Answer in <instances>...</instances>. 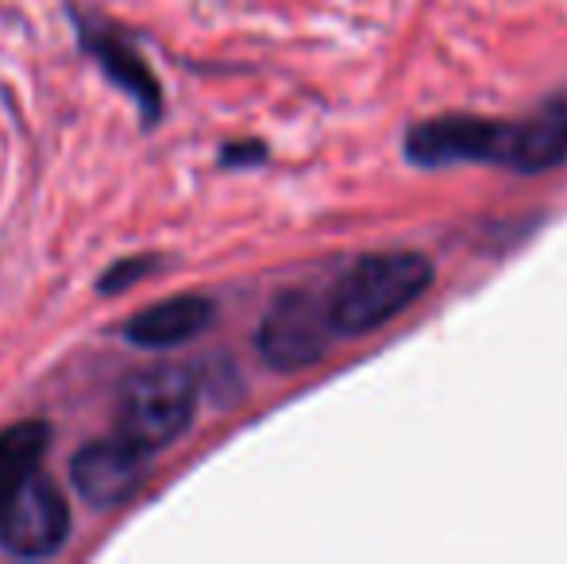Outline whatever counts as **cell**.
I'll use <instances>...</instances> for the list:
<instances>
[{
  "mask_svg": "<svg viewBox=\"0 0 567 564\" xmlns=\"http://www.w3.org/2000/svg\"><path fill=\"white\" fill-rule=\"evenodd\" d=\"M429 283H433V267L425 256H413V252L359 259L329 290L332 325L343 337H363V332L382 329L405 306H413L429 290Z\"/></svg>",
  "mask_w": 567,
  "mask_h": 564,
  "instance_id": "cell-1",
  "label": "cell"
},
{
  "mask_svg": "<svg viewBox=\"0 0 567 564\" xmlns=\"http://www.w3.org/2000/svg\"><path fill=\"white\" fill-rule=\"evenodd\" d=\"M197 410V383L186 368L174 363H158L151 371H140L120 394V425L132 444L143 452H158L171 441H178L194 422Z\"/></svg>",
  "mask_w": 567,
  "mask_h": 564,
  "instance_id": "cell-2",
  "label": "cell"
},
{
  "mask_svg": "<svg viewBox=\"0 0 567 564\" xmlns=\"http://www.w3.org/2000/svg\"><path fill=\"white\" fill-rule=\"evenodd\" d=\"M332 332H337V325H332L329 294L324 298L301 290L282 294L259 325V352L270 368L298 371L321 360Z\"/></svg>",
  "mask_w": 567,
  "mask_h": 564,
  "instance_id": "cell-3",
  "label": "cell"
},
{
  "mask_svg": "<svg viewBox=\"0 0 567 564\" xmlns=\"http://www.w3.org/2000/svg\"><path fill=\"white\" fill-rule=\"evenodd\" d=\"M70 534V506L62 491L39 472H31L0 503V545L12 557H51Z\"/></svg>",
  "mask_w": 567,
  "mask_h": 564,
  "instance_id": "cell-4",
  "label": "cell"
},
{
  "mask_svg": "<svg viewBox=\"0 0 567 564\" xmlns=\"http://www.w3.org/2000/svg\"><path fill=\"white\" fill-rule=\"evenodd\" d=\"M143 464H147V452L127 441L124 433H113L74 452L70 480H74V491L85 503L97 506V511H109V506L127 503L140 491Z\"/></svg>",
  "mask_w": 567,
  "mask_h": 564,
  "instance_id": "cell-5",
  "label": "cell"
},
{
  "mask_svg": "<svg viewBox=\"0 0 567 564\" xmlns=\"http://www.w3.org/2000/svg\"><path fill=\"white\" fill-rule=\"evenodd\" d=\"M498 121H478V116H441V121H425L410 132L405 151L417 158L421 166H444L463 163V158H491L498 151Z\"/></svg>",
  "mask_w": 567,
  "mask_h": 564,
  "instance_id": "cell-6",
  "label": "cell"
},
{
  "mask_svg": "<svg viewBox=\"0 0 567 564\" xmlns=\"http://www.w3.org/2000/svg\"><path fill=\"white\" fill-rule=\"evenodd\" d=\"M564 158H567V109L564 105L545 109V113L529 116V121L502 124L494 163L509 166V171H522V174H540V171H553Z\"/></svg>",
  "mask_w": 567,
  "mask_h": 564,
  "instance_id": "cell-7",
  "label": "cell"
},
{
  "mask_svg": "<svg viewBox=\"0 0 567 564\" xmlns=\"http://www.w3.org/2000/svg\"><path fill=\"white\" fill-rule=\"evenodd\" d=\"M82 47L101 62V66H105V74L113 78L120 90L140 105L143 124H155L158 113H163V90H158L147 59H143V54L135 51L124 35H116V31H101V28H82Z\"/></svg>",
  "mask_w": 567,
  "mask_h": 564,
  "instance_id": "cell-8",
  "label": "cell"
},
{
  "mask_svg": "<svg viewBox=\"0 0 567 564\" xmlns=\"http://www.w3.org/2000/svg\"><path fill=\"white\" fill-rule=\"evenodd\" d=\"M213 321V301L202 294H178V298H163L155 306L140 309L127 321L124 337L140 348H174L194 340Z\"/></svg>",
  "mask_w": 567,
  "mask_h": 564,
  "instance_id": "cell-9",
  "label": "cell"
},
{
  "mask_svg": "<svg viewBox=\"0 0 567 564\" xmlns=\"http://www.w3.org/2000/svg\"><path fill=\"white\" fill-rule=\"evenodd\" d=\"M47 441H51L47 422H20L0 429V503L35 472L47 452Z\"/></svg>",
  "mask_w": 567,
  "mask_h": 564,
  "instance_id": "cell-10",
  "label": "cell"
},
{
  "mask_svg": "<svg viewBox=\"0 0 567 564\" xmlns=\"http://www.w3.org/2000/svg\"><path fill=\"white\" fill-rule=\"evenodd\" d=\"M155 271V259H143V256H135V259H120L116 267H109L105 275H101V294H116V290H127L135 279H143V275H151Z\"/></svg>",
  "mask_w": 567,
  "mask_h": 564,
  "instance_id": "cell-11",
  "label": "cell"
}]
</instances>
